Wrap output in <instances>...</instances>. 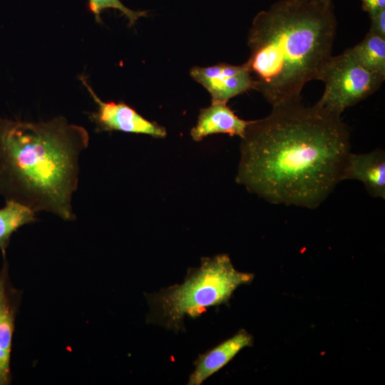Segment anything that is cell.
<instances>
[{"label": "cell", "instance_id": "6da1fadb", "mask_svg": "<svg viewBox=\"0 0 385 385\" xmlns=\"http://www.w3.org/2000/svg\"><path fill=\"white\" fill-rule=\"evenodd\" d=\"M349 138L341 115L317 103L272 107L241 138L237 181L272 203L315 208L342 181Z\"/></svg>", "mask_w": 385, "mask_h": 385}, {"label": "cell", "instance_id": "7a4b0ae2", "mask_svg": "<svg viewBox=\"0 0 385 385\" xmlns=\"http://www.w3.org/2000/svg\"><path fill=\"white\" fill-rule=\"evenodd\" d=\"M337 28L332 0H280L257 13L245 63L253 89L272 107L300 102L332 55Z\"/></svg>", "mask_w": 385, "mask_h": 385}, {"label": "cell", "instance_id": "3957f363", "mask_svg": "<svg viewBox=\"0 0 385 385\" xmlns=\"http://www.w3.org/2000/svg\"><path fill=\"white\" fill-rule=\"evenodd\" d=\"M88 143L87 130L62 116L38 123L0 118V193L35 212L75 220L72 196Z\"/></svg>", "mask_w": 385, "mask_h": 385}, {"label": "cell", "instance_id": "277c9868", "mask_svg": "<svg viewBox=\"0 0 385 385\" xmlns=\"http://www.w3.org/2000/svg\"><path fill=\"white\" fill-rule=\"evenodd\" d=\"M254 274L237 270L225 254L202 257L181 284L145 294L150 312L147 322L178 333L185 330V316L196 318L210 307L228 302L235 290L252 282Z\"/></svg>", "mask_w": 385, "mask_h": 385}, {"label": "cell", "instance_id": "5b68a950", "mask_svg": "<svg viewBox=\"0 0 385 385\" xmlns=\"http://www.w3.org/2000/svg\"><path fill=\"white\" fill-rule=\"evenodd\" d=\"M384 79L363 68L347 48L332 55L322 66L317 80L324 82V90L317 104L341 115L346 108L375 93Z\"/></svg>", "mask_w": 385, "mask_h": 385}, {"label": "cell", "instance_id": "8992f818", "mask_svg": "<svg viewBox=\"0 0 385 385\" xmlns=\"http://www.w3.org/2000/svg\"><path fill=\"white\" fill-rule=\"evenodd\" d=\"M79 79L97 104V111L89 114L97 131L116 130L148 135L154 138L165 137L166 130L163 127L147 120L123 101H103L90 86L86 76L82 75Z\"/></svg>", "mask_w": 385, "mask_h": 385}, {"label": "cell", "instance_id": "52a82bcc", "mask_svg": "<svg viewBox=\"0 0 385 385\" xmlns=\"http://www.w3.org/2000/svg\"><path fill=\"white\" fill-rule=\"evenodd\" d=\"M190 75L210 93L212 101L227 103L230 98L254 88L252 77L245 63L195 66Z\"/></svg>", "mask_w": 385, "mask_h": 385}, {"label": "cell", "instance_id": "ba28073f", "mask_svg": "<svg viewBox=\"0 0 385 385\" xmlns=\"http://www.w3.org/2000/svg\"><path fill=\"white\" fill-rule=\"evenodd\" d=\"M19 301L20 292L11 286L8 263L4 258L0 271V385L11 381V350Z\"/></svg>", "mask_w": 385, "mask_h": 385}, {"label": "cell", "instance_id": "9c48e42d", "mask_svg": "<svg viewBox=\"0 0 385 385\" xmlns=\"http://www.w3.org/2000/svg\"><path fill=\"white\" fill-rule=\"evenodd\" d=\"M342 181L362 182L368 192L375 197L385 198V153L376 149L367 153H349L342 173Z\"/></svg>", "mask_w": 385, "mask_h": 385}, {"label": "cell", "instance_id": "30bf717a", "mask_svg": "<svg viewBox=\"0 0 385 385\" xmlns=\"http://www.w3.org/2000/svg\"><path fill=\"white\" fill-rule=\"evenodd\" d=\"M252 343L251 334L241 329L232 337L200 354L194 363V371L190 375L187 384H202L228 364L242 349L252 346Z\"/></svg>", "mask_w": 385, "mask_h": 385}, {"label": "cell", "instance_id": "8fae6325", "mask_svg": "<svg viewBox=\"0 0 385 385\" xmlns=\"http://www.w3.org/2000/svg\"><path fill=\"white\" fill-rule=\"evenodd\" d=\"M250 121L240 118L227 103L212 101L211 106L200 111L197 124L190 135L195 141L217 133L244 136Z\"/></svg>", "mask_w": 385, "mask_h": 385}, {"label": "cell", "instance_id": "7c38bea8", "mask_svg": "<svg viewBox=\"0 0 385 385\" xmlns=\"http://www.w3.org/2000/svg\"><path fill=\"white\" fill-rule=\"evenodd\" d=\"M348 50L366 70L385 77V38L369 31L362 41Z\"/></svg>", "mask_w": 385, "mask_h": 385}, {"label": "cell", "instance_id": "4fadbf2b", "mask_svg": "<svg viewBox=\"0 0 385 385\" xmlns=\"http://www.w3.org/2000/svg\"><path fill=\"white\" fill-rule=\"evenodd\" d=\"M36 212L14 200H6L0 209V249L5 258L11 235L21 226L36 221Z\"/></svg>", "mask_w": 385, "mask_h": 385}, {"label": "cell", "instance_id": "5bb4252c", "mask_svg": "<svg viewBox=\"0 0 385 385\" xmlns=\"http://www.w3.org/2000/svg\"><path fill=\"white\" fill-rule=\"evenodd\" d=\"M88 4L89 10L98 22H101V13L110 9L118 10L125 16L130 26L134 25L139 18L148 15L145 11H134L128 8L120 0H88Z\"/></svg>", "mask_w": 385, "mask_h": 385}, {"label": "cell", "instance_id": "9a60e30c", "mask_svg": "<svg viewBox=\"0 0 385 385\" xmlns=\"http://www.w3.org/2000/svg\"><path fill=\"white\" fill-rule=\"evenodd\" d=\"M370 18L369 32L385 38V9L369 14Z\"/></svg>", "mask_w": 385, "mask_h": 385}, {"label": "cell", "instance_id": "2e32d148", "mask_svg": "<svg viewBox=\"0 0 385 385\" xmlns=\"http://www.w3.org/2000/svg\"><path fill=\"white\" fill-rule=\"evenodd\" d=\"M362 9L369 14L376 11L385 9V0H359Z\"/></svg>", "mask_w": 385, "mask_h": 385}]
</instances>
